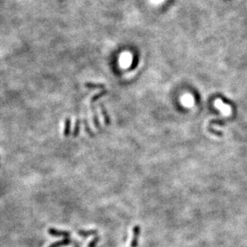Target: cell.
I'll return each instance as SVG.
<instances>
[{
	"label": "cell",
	"mask_w": 247,
	"mask_h": 247,
	"mask_svg": "<svg viewBox=\"0 0 247 247\" xmlns=\"http://www.w3.org/2000/svg\"><path fill=\"white\" fill-rule=\"evenodd\" d=\"M99 107H100V110H101V114H102V117H103L104 119V123L106 124V125H110V118L109 114H108V112L106 110V107L104 106V105L102 103L99 104Z\"/></svg>",
	"instance_id": "277c9868"
},
{
	"label": "cell",
	"mask_w": 247,
	"mask_h": 247,
	"mask_svg": "<svg viewBox=\"0 0 247 247\" xmlns=\"http://www.w3.org/2000/svg\"><path fill=\"white\" fill-rule=\"evenodd\" d=\"M213 105L217 108V110H220L221 114H223L225 116H229L232 113V109L230 107V106L227 105V104H225L221 99L217 98L213 102Z\"/></svg>",
	"instance_id": "6da1fadb"
},
{
	"label": "cell",
	"mask_w": 247,
	"mask_h": 247,
	"mask_svg": "<svg viewBox=\"0 0 247 247\" xmlns=\"http://www.w3.org/2000/svg\"><path fill=\"white\" fill-rule=\"evenodd\" d=\"M83 124H84V127H85V130L86 131V133H87L88 134H89V135L90 136V137H94V132L92 131V129H90V125L88 124L87 120H86V118H85V119L83 120Z\"/></svg>",
	"instance_id": "7c38bea8"
},
{
	"label": "cell",
	"mask_w": 247,
	"mask_h": 247,
	"mask_svg": "<svg viewBox=\"0 0 247 247\" xmlns=\"http://www.w3.org/2000/svg\"><path fill=\"white\" fill-rule=\"evenodd\" d=\"M79 129H80V119L77 118L75 120V123H74V132H73V136L74 137H77L79 133Z\"/></svg>",
	"instance_id": "4fadbf2b"
},
{
	"label": "cell",
	"mask_w": 247,
	"mask_h": 247,
	"mask_svg": "<svg viewBox=\"0 0 247 247\" xmlns=\"http://www.w3.org/2000/svg\"><path fill=\"white\" fill-rule=\"evenodd\" d=\"M140 233H141V228L138 225H135L133 228V237H132L131 242H130V247H137Z\"/></svg>",
	"instance_id": "3957f363"
},
{
	"label": "cell",
	"mask_w": 247,
	"mask_h": 247,
	"mask_svg": "<svg viewBox=\"0 0 247 247\" xmlns=\"http://www.w3.org/2000/svg\"><path fill=\"white\" fill-rule=\"evenodd\" d=\"M78 233L79 234L80 236L86 237H88V236L94 235V234H97V233H98V231H97L96 229H90V230H87V231H86V230H82V229H80V230H78Z\"/></svg>",
	"instance_id": "9c48e42d"
},
{
	"label": "cell",
	"mask_w": 247,
	"mask_h": 247,
	"mask_svg": "<svg viewBox=\"0 0 247 247\" xmlns=\"http://www.w3.org/2000/svg\"><path fill=\"white\" fill-rule=\"evenodd\" d=\"M107 93H108L107 90H105V89H104V90H101L99 93H98V94H95L91 98H90V102H91V103L96 102V101H97L98 99H99L100 98H102V97H103L104 95H106Z\"/></svg>",
	"instance_id": "30bf717a"
},
{
	"label": "cell",
	"mask_w": 247,
	"mask_h": 247,
	"mask_svg": "<svg viewBox=\"0 0 247 247\" xmlns=\"http://www.w3.org/2000/svg\"><path fill=\"white\" fill-rule=\"evenodd\" d=\"M181 103L183 104L184 106H188V107L193 106V98L190 94H185V95L182 96L181 98Z\"/></svg>",
	"instance_id": "5b68a950"
},
{
	"label": "cell",
	"mask_w": 247,
	"mask_h": 247,
	"mask_svg": "<svg viewBox=\"0 0 247 247\" xmlns=\"http://www.w3.org/2000/svg\"><path fill=\"white\" fill-rule=\"evenodd\" d=\"M92 113H93V123H94V126H95L97 129H100L101 128V125H100V122H99V119H98V114H97V111L94 109V107L92 106L91 108Z\"/></svg>",
	"instance_id": "52a82bcc"
},
{
	"label": "cell",
	"mask_w": 247,
	"mask_h": 247,
	"mask_svg": "<svg viewBox=\"0 0 247 247\" xmlns=\"http://www.w3.org/2000/svg\"><path fill=\"white\" fill-rule=\"evenodd\" d=\"M98 241H99V237H94V239L92 240L90 243H89V245H88L87 247H95L96 245H97V244H98Z\"/></svg>",
	"instance_id": "5bb4252c"
},
{
	"label": "cell",
	"mask_w": 247,
	"mask_h": 247,
	"mask_svg": "<svg viewBox=\"0 0 247 247\" xmlns=\"http://www.w3.org/2000/svg\"><path fill=\"white\" fill-rule=\"evenodd\" d=\"M70 126H71V120L67 118L65 120V125H64L63 134L65 137H68L70 133Z\"/></svg>",
	"instance_id": "8992f818"
},
{
	"label": "cell",
	"mask_w": 247,
	"mask_h": 247,
	"mask_svg": "<svg viewBox=\"0 0 247 247\" xmlns=\"http://www.w3.org/2000/svg\"><path fill=\"white\" fill-rule=\"evenodd\" d=\"M48 233L54 237H68L70 236V233L68 231H63V230H58L54 228H49L48 229Z\"/></svg>",
	"instance_id": "7a4b0ae2"
},
{
	"label": "cell",
	"mask_w": 247,
	"mask_h": 247,
	"mask_svg": "<svg viewBox=\"0 0 247 247\" xmlns=\"http://www.w3.org/2000/svg\"><path fill=\"white\" fill-rule=\"evenodd\" d=\"M85 86L90 89H105V85L102 83H94V82H88L85 83Z\"/></svg>",
	"instance_id": "ba28073f"
},
{
	"label": "cell",
	"mask_w": 247,
	"mask_h": 247,
	"mask_svg": "<svg viewBox=\"0 0 247 247\" xmlns=\"http://www.w3.org/2000/svg\"><path fill=\"white\" fill-rule=\"evenodd\" d=\"M70 241L68 238H65V239L62 240V241H56L54 243H53L52 245H50L49 247H59V246H62V245H66L68 244H70Z\"/></svg>",
	"instance_id": "8fae6325"
}]
</instances>
